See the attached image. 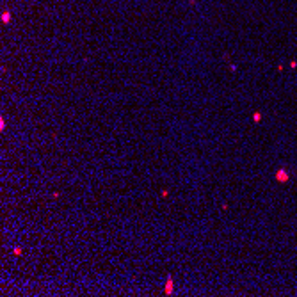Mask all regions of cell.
<instances>
[{
  "label": "cell",
  "mask_w": 297,
  "mask_h": 297,
  "mask_svg": "<svg viewBox=\"0 0 297 297\" xmlns=\"http://www.w3.org/2000/svg\"><path fill=\"white\" fill-rule=\"evenodd\" d=\"M276 178H278V182L285 183V182H288V173H287L285 169H279V171L276 173Z\"/></svg>",
  "instance_id": "6da1fadb"
}]
</instances>
